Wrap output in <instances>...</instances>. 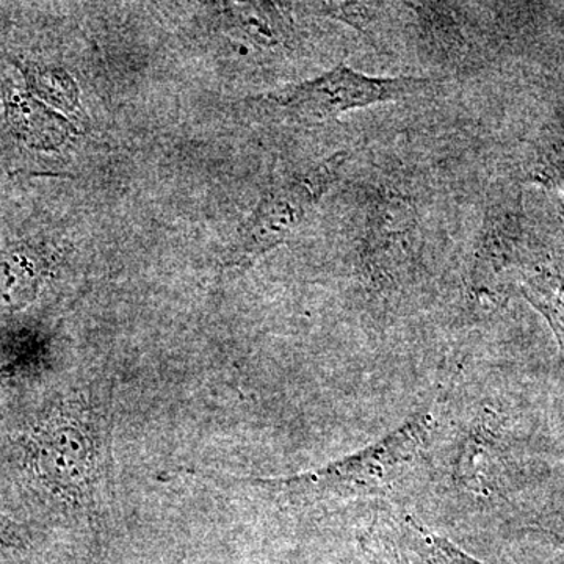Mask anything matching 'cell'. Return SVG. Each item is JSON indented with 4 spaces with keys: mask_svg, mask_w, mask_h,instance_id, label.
Returning <instances> with one entry per match:
<instances>
[{
    "mask_svg": "<svg viewBox=\"0 0 564 564\" xmlns=\"http://www.w3.org/2000/svg\"><path fill=\"white\" fill-rule=\"evenodd\" d=\"M22 369H25L24 361H14L7 364V366H0V381L9 380V378L14 377L21 372Z\"/></svg>",
    "mask_w": 564,
    "mask_h": 564,
    "instance_id": "12",
    "label": "cell"
},
{
    "mask_svg": "<svg viewBox=\"0 0 564 564\" xmlns=\"http://www.w3.org/2000/svg\"><path fill=\"white\" fill-rule=\"evenodd\" d=\"M403 527L404 544L421 564H484L440 534L430 532L411 516H408Z\"/></svg>",
    "mask_w": 564,
    "mask_h": 564,
    "instance_id": "9",
    "label": "cell"
},
{
    "mask_svg": "<svg viewBox=\"0 0 564 564\" xmlns=\"http://www.w3.org/2000/svg\"><path fill=\"white\" fill-rule=\"evenodd\" d=\"M18 66L33 98L57 109H73L77 101V90L65 70L39 63H20Z\"/></svg>",
    "mask_w": 564,
    "mask_h": 564,
    "instance_id": "8",
    "label": "cell"
},
{
    "mask_svg": "<svg viewBox=\"0 0 564 564\" xmlns=\"http://www.w3.org/2000/svg\"><path fill=\"white\" fill-rule=\"evenodd\" d=\"M362 551L369 564H411L391 534H386L380 527L362 538Z\"/></svg>",
    "mask_w": 564,
    "mask_h": 564,
    "instance_id": "10",
    "label": "cell"
},
{
    "mask_svg": "<svg viewBox=\"0 0 564 564\" xmlns=\"http://www.w3.org/2000/svg\"><path fill=\"white\" fill-rule=\"evenodd\" d=\"M429 77H375L337 63L322 76L288 85L263 96L304 120H334L347 111L366 109L375 104L400 102L417 98L436 87Z\"/></svg>",
    "mask_w": 564,
    "mask_h": 564,
    "instance_id": "4",
    "label": "cell"
},
{
    "mask_svg": "<svg viewBox=\"0 0 564 564\" xmlns=\"http://www.w3.org/2000/svg\"><path fill=\"white\" fill-rule=\"evenodd\" d=\"M46 267L31 252L11 251L0 256V313L24 310L39 295Z\"/></svg>",
    "mask_w": 564,
    "mask_h": 564,
    "instance_id": "7",
    "label": "cell"
},
{
    "mask_svg": "<svg viewBox=\"0 0 564 564\" xmlns=\"http://www.w3.org/2000/svg\"><path fill=\"white\" fill-rule=\"evenodd\" d=\"M109 422L90 392H73L40 415L25 437V464L55 500L95 518L107 467Z\"/></svg>",
    "mask_w": 564,
    "mask_h": 564,
    "instance_id": "1",
    "label": "cell"
},
{
    "mask_svg": "<svg viewBox=\"0 0 564 564\" xmlns=\"http://www.w3.org/2000/svg\"><path fill=\"white\" fill-rule=\"evenodd\" d=\"M6 121L13 137L32 150H55L70 131L68 122L29 91L6 93Z\"/></svg>",
    "mask_w": 564,
    "mask_h": 564,
    "instance_id": "6",
    "label": "cell"
},
{
    "mask_svg": "<svg viewBox=\"0 0 564 564\" xmlns=\"http://www.w3.org/2000/svg\"><path fill=\"white\" fill-rule=\"evenodd\" d=\"M436 436L432 414H417L380 443L307 473L278 478H232L234 484L265 489L289 503L317 505L386 496L422 473Z\"/></svg>",
    "mask_w": 564,
    "mask_h": 564,
    "instance_id": "2",
    "label": "cell"
},
{
    "mask_svg": "<svg viewBox=\"0 0 564 564\" xmlns=\"http://www.w3.org/2000/svg\"><path fill=\"white\" fill-rule=\"evenodd\" d=\"M348 152L337 151L306 172L272 185L256 204L223 254V265L247 269L263 254L288 242L343 176Z\"/></svg>",
    "mask_w": 564,
    "mask_h": 564,
    "instance_id": "3",
    "label": "cell"
},
{
    "mask_svg": "<svg viewBox=\"0 0 564 564\" xmlns=\"http://www.w3.org/2000/svg\"><path fill=\"white\" fill-rule=\"evenodd\" d=\"M514 273L519 292L551 323L564 351V261L533 258L527 240L505 274Z\"/></svg>",
    "mask_w": 564,
    "mask_h": 564,
    "instance_id": "5",
    "label": "cell"
},
{
    "mask_svg": "<svg viewBox=\"0 0 564 564\" xmlns=\"http://www.w3.org/2000/svg\"><path fill=\"white\" fill-rule=\"evenodd\" d=\"M28 545V533L10 516L0 511V552L20 551Z\"/></svg>",
    "mask_w": 564,
    "mask_h": 564,
    "instance_id": "11",
    "label": "cell"
}]
</instances>
